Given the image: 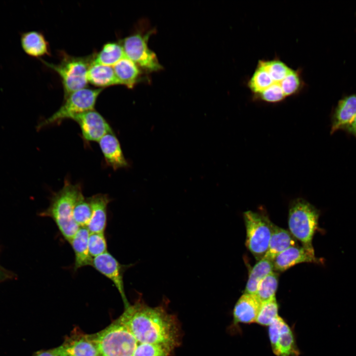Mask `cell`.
<instances>
[{"mask_svg": "<svg viewBox=\"0 0 356 356\" xmlns=\"http://www.w3.org/2000/svg\"><path fill=\"white\" fill-rule=\"evenodd\" d=\"M118 320L138 343L161 345L172 350L179 343L178 321L162 306L151 307L138 300L125 308Z\"/></svg>", "mask_w": 356, "mask_h": 356, "instance_id": "1", "label": "cell"}, {"mask_svg": "<svg viewBox=\"0 0 356 356\" xmlns=\"http://www.w3.org/2000/svg\"><path fill=\"white\" fill-rule=\"evenodd\" d=\"M253 99L276 103L297 94L304 87L301 72L281 59H261L247 82Z\"/></svg>", "mask_w": 356, "mask_h": 356, "instance_id": "2", "label": "cell"}, {"mask_svg": "<svg viewBox=\"0 0 356 356\" xmlns=\"http://www.w3.org/2000/svg\"><path fill=\"white\" fill-rule=\"evenodd\" d=\"M81 193L80 184H72L66 178L62 188L52 194L48 207L39 214L41 217L51 218L68 242L80 227L74 220L73 212Z\"/></svg>", "mask_w": 356, "mask_h": 356, "instance_id": "3", "label": "cell"}, {"mask_svg": "<svg viewBox=\"0 0 356 356\" xmlns=\"http://www.w3.org/2000/svg\"><path fill=\"white\" fill-rule=\"evenodd\" d=\"M319 211L302 198L293 200L289 206L288 226L290 232L308 251L314 253L312 240L318 226Z\"/></svg>", "mask_w": 356, "mask_h": 356, "instance_id": "4", "label": "cell"}, {"mask_svg": "<svg viewBox=\"0 0 356 356\" xmlns=\"http://www.w3.org/2000/svg\"><path fill=\"white\" fill-rule=\"evenodd\" d=\"M89 337L100 356H133L138 344L129 329L118 319Z\"/></svg>", "mask_w": 356, "mask_h": 356, "instance_id": "5", "label": "cell"}, {"mask_svg": "<svg viewBox=\"0 0 356 356\" xmlns=\"http://www.w3.org/2000/svg\"><path fill=\"white\" fill-rule=\"evenodd\" d=\"M103 89L85 88L71 93L64 98V102L59 109L41 122L37 128L41 129L59 124L65 120H72L78 114L94 109L97 98Z\"/></svg>", "mask_w": 356, "mask_h": 356, "instance_id": "6", "label": "cell"}, {"mask_svg": "<svg viewBox=\"0 0 356 356\" xmlns=\"http://www.w3.org/2000/svg\"><path fill=\"white\" fill-rule=\"evenodd\" d=\"M42 62L59 75L63 87L64 98L87 86V72L92 62L89 57L64 55L57 64L44 60Z\"/></svg>", "mask_w": 356, "mask_h": 356, "instance_id": "7", "label": "cell"}, {"mask_svg": "<svg viewBox=\"0 0 356 356\" xmlns=\"http://www.w3.org/2000/svg\"><path fill=\"white\" fill-rule=\"evenodd\" d=\"M243 215L246 229V245L259 261L267 251L273 223L267 217L252 211H246Z\"/></svg>", "mask_w": 356, "mask_h": 356, "instance_id": "8", "label": "cell"}, {"mask_svg": "<svg viewBox=\"0 0 356 356\" xmlns=\"http://www.w3.org/2000/svg\"><path fill=\"white\" fill-rule=\"evenodd\" d=\"M154 32V29L145 33L137 32L121 42L126 56L147 72L158 71L163 68L156 54L148 45L149 39Z\"/></svg>", "mask_w": 356, "mask_h": 356, "instance_id": "9", "label": "cell"}, {"mask_svg": "<svg viewBox=\"0 0 356 356\" xmlns=\"http://www.w3.org/2000/svg\"><path fill=\"white\" fill-rule=\"evenodd\" d=\"M91 266L115 285L123 299L125 308L130 304L124 291L123 276L127 266L121 264L108 251L93 258Z\"/></svg>", "mask_w": 356, "mask_h": 356, "instance_id": "10", "label": "cell"}, {"mask_svg": "<svg viewBox=\"0 0 356 356\" xmlns=\"http://www.w3.org/2000/svg\"><path fill=\"white\" fill-rule=\"evenodd\" d=\"M72 120L79 125L87 142H98L104 135L113 132L105 119L94 109L78 114Z\"/></svg>", "mask_w": 356, "mask_h": 356, "instance_id": "11", "label": "cell"}, {"mask_svg": "<svg viewBox=\"0 0 356 356\" xmlns=\"http://www.w3.org/2000/svg\"><path fill=\"white\" fill-rule=\"evenodd\" d=\"M272 262L273 270L283 271L299 263H318L321 260L303 246H295L280 253Z\"/></svg>", "mask_w": 356, "mask_h": 356, "instance_id": "12", "label": "cell"}, {"mask_svg": "<svg viewBox=\"0 0 356 356\" xmlns=\"http://www.w3.org/2000/svg\"><path fill=\"white\" fill-rule=\"evenodd\" d=\"M91 209V217L87 226L90 233H104L107 220V207L111 199L107 194H96L87 198Z\"/></svg>", "mask_w": 356, "mask_h": 356, "instance_id": "13", "label": "cell"}, {"mask_svg": "<svg viewBox=\"0 0 356 356\" xmlns=\"http://www.w3.org/2000/svg\"><path fill=\"white\" fill-rule=\"evenodd\" d=\"M106 164L114 170L127 167L128 165L121 145L114 132L104 135L98 141Z\"/></svg>", "mask_w": 356, "mask_h": 356, "instance_id": "14", "label": "cell"}, {"mask_svg": "<svg viewBox=\"0 0 356 356\" xmlns=\"http://www.w3.org/2000/svg\"><path fill=\"white\" fill-rule=\"evenodd\" d=\"M356 116V93L346 96L339 100L331 118V134L345 130Z\"/></svg>", "mask_w": 356, "mask_h": 356, "instance_id": "15", "label": "cell"}, {"mask_svg": "<svg viewBox=\"0 0 356 356\" xmlns=\"http://www.w3.org/2000/svg\"><path fill=\"white\" fill-rule=\"evenodd\" d=\"M262 304L256 295L244 293L234 307V324L255 322Z\"/></svg>", "mask_w": 356, "mask_h": 356, "instance_id": "16", "label": "cell"}, {"mask_svg": "<svg viewBox=\"0 0 356 356\" xmlns=\"http://www.w3.org/2000/svg\"><path fill=\"white\" fill-rule=\"evenodd\" d=\"M89 233L87 227H80L69 242L75 255V270L85 266H91L93 258L89 255L88 247Z\"/></svg>", "mask_w": 356, "mask_h": 356, "instance_id": "17", "label": "cell"}, {"mask_svg": "<svg viewBox=\"0 0 356 356\" xmlns=\"http://www.w3.org/2000/svg\"><path fill=\"white\" fill-rule=\"evenodd\" d=\"M61 347L67 356H100L95 344L88 335H74Z\"/></svg>", "mask_w": 356, "mask_h": 356, "instance_id": "18", "label": "cell"}, {"mask_svg": "<svg viewBox=\"0 0 356 356\" xmlns=\"http://www.w3.org/2000/svg\"><path fill=\"white\" fill-rule=\"evenodd\" d=\"M270 344L273 352L276 356H299L300 354L294 332L285 321L281 327L278 336Z\"/></svg>", "mask_w": 356, "mask_h": 356, "instance_id": "19", "label": "cell"}, {"mask_svg": "<svg viewBox=\"0 0 356 356\" xmlns=\"http://www.w3.org/2000/svg\"><path fill=\"white\" fill-rule=\"evenodd\" d=\"M294 237L288 230L272 223L268 248L264 258L273 262L280 253L289 247L296 246Z\"/></svg>", "mask_w": 356, "mask_h": 356, "instance_id": "20", "label": "cell"}, {"mask_svg": "<svg viewBox=\"0 0 356 356\" xmlns=\"http://www.w3.org/2000/svg\"><path fill=\"white\" fill-rule=\"evenodd\" d=\"M120 84L133 88L141 79L142 70L126 56L113 66Z\"/></svg>", "mask_w": 356, "mask_h": 356, "instance_id": "21", "label": "cell"}, {"mask_svg": "<svg viewBox=\"0 0 356 356\" xmlns=\"http://www.w3.org/2000/svg\"><path fill=\"white\" fill-rule=\"evenodd\" d=\"M20 42L24 51L30 56L38 58L50 54L48 43L40 32L33 31L23 33Z\"/></svg>", "mask_w": 356, "mask_h": 356, "instance_id": "22", "label": "cell"}, {"mask_svg": "<svg viewBox=\"0 0 356 356\" xmlns=\"http://www.w3.org/2000/svg\"><path fill=\"white\" fill-rule=\"evenodd\" d=\"M88 82L99 88L120 85L111 66L91 62L87 72Z\"/></svg>", "mask_w": 356, "mask_h": 356, "instance_id": "23", "label": "cell"}, {"mask_svg": "<svg viewBox=\"0 0 356 356\" xmlns=\"http://www.w3.org/2000/svg\"><path fill=\"white\" fill-rule=\"evenodd\" d=\"M273 271V266L271 261L264 258L259 261L250 272L244 293L256 295L260 281Z\"/></svg>", "mask_w": 356, "mask_h": 356, "instance_id": "24", "label": "cell"}, {"mask_svg": "<svg viewBox=\"0 0 356 356\" xmlns=\"http://www.w3.org/2000/svg\"><path fill=\"white\" fill-rule=\"evenodd\" d=\"M125 56L121 42H108L103 45L92 60V63L113 66Z\"/></svg>", "mask_w": 356, "mask_h": 356, "instance_id": "25", "label": "cell"}, {"mask_svg": "<svg viewBox=\"0 0 356 356\" xmlns=\"http://www.w3.org/2000/svg\"><path fill=\"white\" fill-rule=\"evenodd\" d=\"M278 274L272 271L265 277L259 283L256 295L262 303L275 297L278 282Z\"/></svg>", "mask_w": 356, "mask_h": 356, "instance_id": "26", "label": "cell"}, {"mask_svg": "<svg viewBox=\"0 0 356 356\" xmlns=\"http://www.w3.org/2000/svg\"><path fill=\"white\" fill-rule=\"evenodd\" d=\"M73 216L79 227H87L91 217V209L88 198L84 197L83 193L75 204Z\"/></svg>", "mask_w": 356, "mask_h": 356, "instance_id": "27", "label": "cell"}, {"mask_svg": "<svg viewBox=\"0 0 356 356\" xmlns=\"http://www.w3.org/2000/svg\"><path fill=\"white\" fill-rule=\"evenodd\" d=\"M278 305L275 297L262 303L255 322L262 326H269L278 316Z\"/></svg>", "mask_w": 356, "mask_h": 356, "instance_id": "28", "label": "cell"}, {"mask_svg": "<svg viewBox=\"0 0 356 356\" xmlns=\"http://www.w3.org/2000/svg\"><path fill=\"white\" fill-rule=\"evenodd\" d=\"M172 351L161 345L138 343L133 356H169Z\"/></svg>", "mask_w": 356, "mask_h": 356, "instance_id": "29", "label": "cell"}, {"mask_svg": "<svg viewBox=\"0 0 356 356\" xmlns=\"http://www.w3.org/2000/svg\"><path fill=\"white\" fill-rule=\"evenodd\" d=\"M90 256L94 258L107 251V245L104 233H90L88 240Z\"/></svg>", "mask_w": 356, "mask_h": 356, "instance_id": "30", "label": "cell"}, {"mask_svg": "<svg viewBox=\"0 0 356 356\" xmlns=\"http://www.w3.org/2000/svg\"><path fill=\"white\" fill-rule=\"evenodd\" d=\"M35 356H67L61 346L47 351L40 352Z\"/></svg>", "mask_w": 356, "mask_h": 356, "instance_id": "31", "label": "cell"}, {"mask_svg": "<svg viewBox=\"0 0 356 356\" xmlns=\"http://www.w3.org/2000/svg\"><path fill=\"white\" fill-rule=\"evenodd\" d=\"M345 130L356 137V116L352 123Z\"/></svg>", "mask_w": 356, "mask_h": 356, "instance_id": "32", "label": "cell"}, {"mask_svg": "<svg viewBox=\"0 0 356 356\" xmlns=\"http://www.w3.org/2000/svg\"><path fill=\"white\" fill-rule=\"evenodd\" d=\"M11 275L5 271L3 269L0 268V282L8 279Z\"/></svg>", "mask_w": 356, "mask_h": 356, "instance_id": "33", "label": "cell"}, {"mask_svg": "<svg viewBox=\"0 0 356 356\" xmlns=\"http://www.w3.org/2000/svg\"></svg>", "mask_w": 356, "mask_h": 356, "instance_id": "34", "label": "cell"}]
</instances>
